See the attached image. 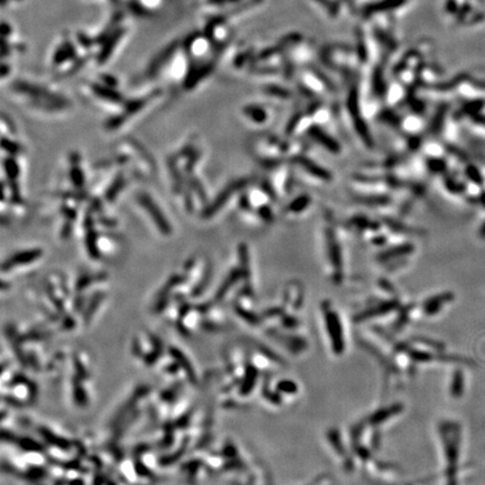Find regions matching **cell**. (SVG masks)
Listing matches in <instances>:
<instances>
[{
	"label": "cell",
	"mask_w": 485,
	"mask_h": 485,
	"mask_svg": "<svg viewBox=\"0 0 485 485\" xmlns=\"http://www.w3.org/2000/svg\"><path fill=\"white\" fill-rule=\"evenodd\" d=\"M137 200L139 205L146 210L149 217H151L157 229L163 235H170L172 233V228L169 221H167V219L164 217V214H163L156 203L154 202V200H152V198L146 193H140L137 197Z\"/></svg>",
	"instance_id": "cell-1"
},
{
	"label": "cell",
	"mask_w": 485,
	"mask_h": 485,
	"mask_svg": "<svg viewBox=\"0 0 485 485\" xmlns=\"http://www.w3.org/2000/svg\"><path fill=\"white\" fill-rule=\"evenodd\" d=\"M43 251L40 248H31L27 249V251H21L18 252L16 254H13L10 257L6 260V262H3L2 264V270L7 271L13 269L16 266H24L31 264L38 260V258L42 257Z\"/></svg>",
	"instance_id": "cell-2"
},
{
	"label": "cell",
	"mask_w": 485,
	"mask_h": 485,
	"mask_svg": "<svg viewBox=\"0 0 485 485\" xmlns=\"http://www.w3.org/2000/svg\"><path fill=\"white\" fill-rule=\"evenodd\" d=\"M244 183H245L244 181H238V182H235V183H232L230 185H228V187L226 188L224 191H221L218 194V197H217L216 200L212 202L209 207L206 208L205 211H203V214H202L203 217H205V218H210V217H212V215L216 214V212L218 211L221 207H223L224 203H226L229 200V197L232 196L233 193H235L237 191V190L243 188Z\"/></svg>",
	"instance_id": "cell-3"
},
{
	"label": "cell",
	"mask_w": 485,
	"mask_h": 485,
	"mask_svg": "<svg viewBox=\"0 0 485 485\" xmlns=\"http://www.w3.org/2000/svg\"><path fill=\"white\" fill-rule=\"evenodd\" d=\"M92 92L96 94L98 98L101 100L109 101L112 103H120L122 101V98L118 92L114 91L110 88V85H101V84H92Z\"/></svg>",
	"instance_id": "cell-4"
},
{
	"label": "cell",
	"mask_w": 485,
	"mask_h": 485,
	"mask_svg": "<svg viewBox=\"0 0 485 485\" xmlns=\"http://www.w3.org/2000/svg\"><path fill=\"white\" fill-rule=\"evenodd\" d=\"M453 298L454 297H453L452 293H445V294H442V296L430 299V300L427 302V305H426V311H427V314L429 315L436 314V312H438L442 309L445 303L452 301Z\"/></svg>",
	"instance_id": "cell-5"
},
{
	"label": "cell",
	"mask_w": 485,
	"mask_h": 485,
	"mask_svg": "<svg viewBox=\"0 0 485 485\" xmlns=\"http://www.w3.org/2000/svg\"><path fill=\"white\" fill-rule=\"evenodd\" d=\"M310 134L312 135V137L318 140L321 145H324L326 148H328L329 151L337 152L339 149V146L337 143L335 142L333 138H330L327 134H325L323 130H320L319 128H312L310 130Z\"/></svg>",
	"instance_id": "cell-6"
},
{
	"label": "cell",
	"mask_w": 485,
	"mask_h": 485,
	"mask_svg": "<svg viewBox=\"0 0 485 485\" xmlns=\"http://www.w3.org/2000/svg\"><path fill=\"white\" fill-rule=\"evenodd\" d=\"M464 392V374L461 370L455 371L453 375L451 393L454 398H461Z\"/></svg>",
	"instance_id": "cell-7"
},
{
	"label": "cell",
	"mask_w": 485,
	"mask_h": 485,
	"mask_svg": "<svg viewBox=\"0 0 485 485\" xmlns=\"http://www.w3.org/2000/svg\"><path fill=\"white\" fill-rule=\"evenodd\" d=\"M299 161H300L299 163H300V164L303 167H305V169H307L308 172H310L311 174H314L316 176H318V178L324 179V180L330 179V174L328 173V172H326V170L321 169V167L314 164V163H311V161L307 160V158H300Z\"/></svg>",
	"instance_id": "cell-8"
},
{
	"label": "cell",
	"mask_w": 485,
	"mask_h": 485,
	"mask_svg": "<svg viewBox=\"0 0 485 485\" xmlns=\"http://www.w3.org/2000/svg\"><path fill=\"white\" fill-rule=\"evenodd\" d=\"M3 170L10 181L17 180V176L19 175V165L12 156H8L3 160Z\"/></svg>",
	"instance_id": "cell-9"
},
{
	"label": "cell",
	"mask_w": 485,
	"mask_h": 485,
	"mask_svg": "<svg viewBox=\"0 0 485 485\" xmlns=\"http://www.w3.org/2000/svg\"><path fill=\"white\" fill-rule=\"evenodd\" d=\"M124 182H125V180L124 178H122L121 175L118 176V179H116L114 181V183H112L110 185V188L108 189V191L106 192V199L108 201H112L115 199L116 197V194H118L119 191L121 190L122 188V185H124Z\"/></svg>",
	"instance_id": "cell-10"
},
{
	"label": "cell",
	"mask_w": 485,
	"mask_h": 485,
	"mask_svg": "<svg viewBox=\"0 0 485 485\" xmlns=\"http://www.w3.org/2000/svg\"><path fill=\"white\" fill-rule=\"evenodd\" d=\"M245 112H246V115L249 117V118L256 122H262L266 118L265 112L257 107H248L247 109L245 110Z\"/></svg>",
	"instance_id": "cell-11"
},
{
	"label": "cell",
	"mask_w": 485,
	"mask_h": 485,
	"mask_svg": "<svg viewBox=\"0 0 485 485\" xmlns=\"http://www.w3.org/2000/svg\"><path fill=\"white\" fill-rule=\"evenodd\" d=\"M70 175L72 179L71 181H73L75 187H82L84 183V176L82 173V170H81L78 165H73L71 167Z\"/></svg>",
	"instance_id": "cell-12"
},
{
	"label": "cell",
	"mask_w": 485,
	"mask_h": 485,
	"mask_svg": "<svg viewBox=\"0 0 485 485\" xmlns=\"http://www.w3.org/2000/svg\"><path fill=\"white\" fill-rule=\"evenodd\" d=\"M1 145H2L3 151H6L8 154H10V155H15V154L19 152V145H18L16 142H13V140L4 137V136L2 137Z\"/></svg>",
	"instance_id": "cell-13"
},
{
	"label": "cell",
	"mask_w": 485,
	"mask_h": 485,
	"mask_svg": "<svg viewBox=\"0 0 485 485\" xmlns=\"http://www.w3.org/2000/svg\"><path fill=\"white\" fill-rule=\"evenodd\" d=\"M308 203H309V197H300L299 199H297L296 201H293L291 203V206H290V210L291 211H294V212H297V211H301L302 209H305V208L308 206Z\"/></svg>",
	"instance_id": "cell-14"
}]
</instances>
